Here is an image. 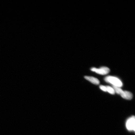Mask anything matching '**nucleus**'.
Masks as SVG:
<instances>
[{
    "label": "nucleus",
    "mask_w": 135,
    "mask_h": 135,
    "mask_svg": "<svg viewBox=\"0 0 135 135\" xmlns=\"http://www.w3.org/2000/svg\"><path fill=\"white\" fill-rule=\"evenodd\" d=\"M106 92H107L109 93L114 94L115 93L114 89L113 88L109 86H106Z\"/></svg>",
    "instance_id": "obj_6"
},
{
    "label": "nucleus",
    "mask_w": 135,
    "mask_h": 135,
    "mask_svg": "<svg viewBox=\"0 0 135 135\" xmlns=\"http://www.w3.org/2000/svg\"><path fill=\"white\" fill-rule=\"evenodd\" d=\"M104 80L114 86L120 88L123 86L121 80L113 76H107L104 78Z\"/></svg>",
    "instance_id": "obj_1"
},
{
    "label": "nucleus",
    "mask_w": 135,
    "mask_h": 135,
    "mask_svg": "<svg viewBox=\"0 0 135 135\" xmlns=\"http://www.w3.org/2000/svg\"><path fill=\"white\" fill-rule=\"evenodd\" d=\"M99 88H100V89H101V90L104 91L106 92V86L103 85H100L99 86Z\"/></svg>",
    "instance_id": "obj_7"
},
{
    "label": "nucleus",
    "mask_w": 135,
    "mask_h": 135,
    "mask_svg": "<svg viewBox=\"0 0 135 135\" xmlns=\"http://www.w3.org/2000/svg\"><path fill=\"white\" fill-rule=\"evenodd\" d=\"M118 94L120 95L123 98L127 100H131L133 97V94L131 92L127 91H123L122 89L119 91Z\"/></svg>",
    "instance_id": "obj_4"
},
{
    "label": "nucleus",
    "mask_w": 135,
    "mask_h": 135,
    "mask_svg": "<svg viewBox=\"0 0 135 135\" xmlns=\"http://www.w3.org/2000/svg\"><path fill=\"white\" fill-rule=\"evenodd\" d=\"M126 127L128 130L135 131V119L134 116L129 118L126 122Z\"/></svg>",
    "instance_id": "obj_3"
},
{
    "label": "nucleus",
    "mask_w": 135,
    "mask_h": 135,
    "mask_svg": "<svg viewBox=\"0 0 135 135\" xmlns=\"http://www.w3.org/2000/svg\"><path fill=\"white\" fill-rule=\"evenodd\" d=\"M91 70L102 75H107L110 71L109 69L106 67H102L99 69L93 67L91 69Z\"/></svg>",
    "instance_id": "obj_2"
},
{
    "label": "nucleus",
    "mask_w": 135,
    "mask_h": 135,
    "mask_svg": "<svg viewBox=\"0 0 135 135\" xmlns=\"http://www.w3.org/2000/svg\"><path fill=\"white\" fill-rule=\"evenodd\" d=\"M84 78L92 84L96 85H98L100 83L99 80L95 77L89 76H85Z\"/></svg>",
    "instance_id": "obj_5"
}]
</instances>
